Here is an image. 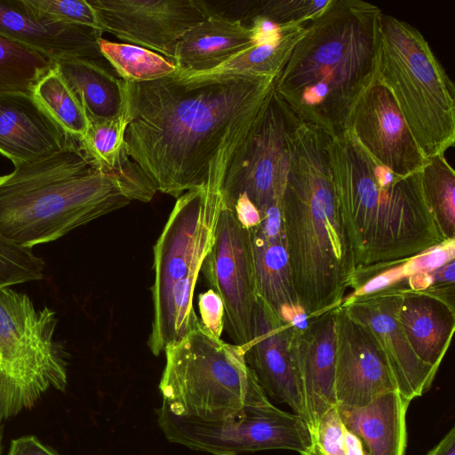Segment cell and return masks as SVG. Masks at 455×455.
I'll return each instance as SVG.
<instances>
[{
  "label": "cell",
  "instance_id": "18",
  "mask_svg": "<svg viewBox=\"0 0 455 455\" xmlns=\"http://www.w3.org/2000/svg\"><path fill=\"white\" fill-rule=\"evenodd\" d=\"M337 307L294 328L291 354L304 397L307 424L312 434L323 416L337 406L335 395Z\"/></svg>",
  "mask_w": 455,
  "mask_h": 455
},
{
  "label": "cell",
  "instance_id": "13",
  "mask_svg": "<svg viewBox=\"0 0 455 455\" xmlns=\"http://www.w3.org/2000/svg\"><path fill=\"white\" fill-rule=\"evenodd\" d=\"M87 1L104 32L115 35L126 44L154 51L173 64L178 41L210 16L204 1Z\"/></svg>",
  "mask_w": 455,
  "mask_h": 455
},
{
  "label": "cell",
  "instance_id": "9",
  "mask_svg": "<svg viewBox=\"0 0 455 455\" xmlns=\"http://www.w3.org/2000/svg\"><path fill=\"white\" fill-rule=\"evenodd\" d=\"M55 312L25 293L0 289V423L33 407L51 388L65 391L68 354L54 340Z\"/></svg>",
  "mask_w": 455,
  "mask_h": 455
},
{
  "label": "cell",
  "instance_id": "19",
  "mask_svg": "<svg viewBox=\"0 0 455 455\" xmlns=\"http://www.w3.org/2000/svg\"><path fill=\"white\" fill-rule=\"evenodd\" d=\"M249 231L259 298L295 329H305L309 318L294 291L280 207L268 209Z\"/></svg>",
  "mask_w": 455,
  "mask_h": 455
},
{
  "label": "cell",
  "instance_id": "42",
  "mask_svg": "<svg viewBox=\"0 0 455 455\" xmlns=\"http://www.w3.org/2000/svg\"><path fill=\"white\" fill-rule=\"evenodd\" d=\"M2 178H3V176H0V181H1Z\"/></svg>",
  "mask_w": 455,
  "mask_h": 455
},
{
  "label": "cell",
  "instance_id": "1",
  "mask_svg": "<svg viewBox=\"0 0 455 455\" xmlns=\"http://www.w3.org/2000/svg\"><path fill=\"white\" fill-rule=\"evenodd\" d=\"M178 72L150 82L123 80L125 151L157 191L176 198L205 182L231 130L265 111L277 76Z\"/></svg>",
  "mask_w": 455,
  "mask_h": 455
},
{
  "label": "cell",
  "instance_id": "37",
  "mask_svg": "<svg viewBox=\"0 0 455 455\" xmlns=\"http://www.w3.org/2000/svg\"><path fill=\"white\" fill-rule=\"evenodd\" d=\"M8 455H59L43 444L36 436L26 435L13 439Z\"/></svg>",
  "mask_w": 455,
  "mask_h": 455
},
{
  "label": "cell",
  "instance_id": "26",
  "mask_svg": "<svg viewBox=\"0 0 455 455\" xmlns=\"http://www.w3.org/2000/svg\"><path fill=\"white\" fill-rule=\"evenodd\" d=\"M308 23L290 24L276 41L252 45L212 70L189 76H278L297 43L306 35Z\"/></svg>",
  "mask_w": 455,
  "mask_h": 455
},
{
  "label": "cell",
  "instance_id": "2",
  "mask_svg": "<svg viewBox=\"0 0 455 455\" xmlns=\"http://www.w3.org/2000/svg\"><path fill=\"white\" fill-rule=\"evenodd\" d=\"M330 135L307 123L297 127L280 205L294 291L309 319L340 305L354 272L332 181Z\"/></svg>",
  "mask_w": 455,
  "mask_h": 455
},
{
  "label": "cell",
  "instance_id": "6",
  "mask_svg": "<svg viewBox=\"0 0 455 455\" xmlns=\"http://www.w3.org/2000/svg\"><path fill=\"white\" fill-rule=\"evenodd\" d=\"M235 147L231 139L222 142L205 182L177 198L154 245L153 320L148 346L155 355L201 323L193 306L194 291L214 242L224 206V178Z\"/></svg>",
  "mask_w": 455,
  "mask_h": 455
},
{
  "label": "cell",
  "instance_id": "39",
  "mask_svg": "<svg viewBox=\"0 0 455 455\" xmlns=\"http://www.w3.org/2000/svg\"><path fill=\"white\" fill-rule=\"evenodd\" d=\"M427 455H455V427H452Z\"/></svg>",
  "mask_w": 455,
  "mask_h": 455
},
{
  "label": "cell",
  "instance_id": "32",
  "mask_svg": "<svg viewBox=\"0 0 455 455\" xmlns=\"http://www.w3.org/2000/svg\"><path fill=\"white\" fill-rule=\"evenodd\" d=\"M128 123L124 108L116 117L90 122L82 143L103 171L111 172L116 166L124 148V134Z\"/></svg>",
  "mask_w": 455,
  "mask_h": 455
},
{
  "label": "cell",
  "instance_id": "15",
  "mask_svg": "<svg viewBox=\"0 0 455 455\" xmlns=\"http://www.w3.org/2000/svg\"><path fill=\"white\" fill-rule=\"evenodd\" d=\"M391 391L400 393L398 382L383 350L363 325L353 319L344 307L338 306L337 406L362 407Z\"/></svg>",
  "mask_w": 455,
  "mask_h": 455
},
{
  "label": "cell",
  "instance_id": "29",
  "mask_svg": "<svg viewBox=\"0 0 455 455\" xmlns=\"http://www.w3.org/2000/svg\"><path fill=\"white\" fill-rule=\"evenodd\" d=\"M424 194L444 240L455 239V172L444 155L427 159L421 169Z\"/></svg>",
  "mask_w": 455,
  "mask_h": 455
},
{
  "label": "cell",
  "instance_id": "8",
  "mask_svg": "<svg viewBox=\"0 0 455 455\" xmlns=\"http://www.w3.org/2000/svg\"><path fill=\"white\" fill-rule=\"evenodd\" d=\"M377 76L392 93L427 160L455 144V89L414 27L382 13Z\"/></svg>",
  "mask_w": 455,
  "mask_h": 455
},
{
  "label": "cell",
  "instance_id": "22",
  "mask_svg": "<svg viewBox=\"0 0 455 455\" xmlns=\"http://www.w3.org/2000/svg\"><path fill=\"white\" fill-rule=\"evenodd\" d=\"M398 319L419 359L438 370L455 329V307L431 291H402Z\"/></svg>",
  "mask_w": 455,
  "mask_h": 455
},
{
  "label": "cell",
  "instance_id": "16",
  "mask_svg": "<svg viewBox=\"0 0 455 455\" xmlns=\"http://www.w3.org/2000/svg\"><path fill=\"white\" fill-rule=\"evenodd\" d=\"M401 288L390 287L359 297H345L339 306L374 337L396 378L401 395L412 401L429 390L436 370L412 350L398 319Z\"/></svg>",
  "mask_w": 455,
  "mask_h": 455
},
{
  "label": "cell",
  "instance_id": "20",
  "mask_svg": "<svg viewBox=\"0 0 455 455\" xmlns=\"http://www.w3.org/2000/svg\"><path fill=\"white\" fill-rule=\"evenodd\" d=\"M0 33L52 61L68 58L104 59L98 44L103 32L38 16L23 0H0Z\"/></svg>",
  "mask_w": 455,
  "mask_h": 455
},
{
  "label": "cell",
  "instance_id": "41",
  "mask_svg": "<svg viewBox=\"0 0 455 455\" xmlns=\"http://www.w3.org/2000/svg\"><path fill=\"white\" fill-rule=\"evenodd\" d=\"M0 455H1V432H0Z\"/></svg>",
  "mask_w": 455,
  "mask_h": 455
},
{
  "label": "cell",
  "instance_id": "23",
  "mask_svg": "<svg viewBox=\"0 0 455 455\" xmlns=\"http://www.w3.org/2000/svg\"><path fill=\"white\" fill-rule=\"evenodd\" d=\"M252 45L249 27L238 20L210 15L178 41L174 64L182 76L206 72Z\"/></svg>",
  "mask_w": 455,
  "mask_h": 455
},
{
  "label": "cell",
  "instance_id": "36",
  "mask_svg": "<svg viewBox=\"0 0 455 455\" xmlns=\"http://www.w3.org/2000/svg\"><path fill=\"white\" fill-rule=\"evenodd\" d=\"M201 323L218 337L224 331V306L221 298L212 289L198 295Z\"/></svg>",
  "mask_w": 455,
  "mask_h": 455
},
{
  "label": "cell",
  "instance_id": "11",
  "mask_svg": "<svg viewBox=\"0 0 455 455\" xmlns=\"http://www.w3.org/2000/svg\"><path fill=\"white\" fill-rule=\"evenodd\" d=\"M301 123L274 90L264 113L230 157L222 186L225 206L232 208L237 196L244 194L260 216L280 207L292 134Z\"/></svg>",
  "mask_w": 455,
  "mask_h": 455
},
{
  "label": "cell",
  "instance_id": "12",
  "mask_svg": "<svg viewBox=\"0 0 455 455\" xmlns=\"http://www.w3.org/2000/svg\"><path fill=\"white\" fill-rule=\"evenodd\" d=\"M201 272L211 289L221 298L224 330L234 344L245 347L252 339L259 299L251 235L249 229L237 220L234 210L225 205Z\"/></svg>",
  "mask_w": 455,
  "mask_h": 455
},
{
  "label": "cell",
  "instance_id": "28",
  "mask_svg": "<svg viewBox=\"0 0 455 455\" xmlns=\"http://www.w3.org/2000/svg\"><path fill=\"white\" fill-rule=\"evenodd\" d=\"M102 57L116 70L122 80L150 82L179 71L176 65L161 54L147 48L126 43L98 41Z\"/></svg>",
  "mask_w": 455,
  "mask_h": 455
},
{
  "label": "cell",
  "instance_id": "7",
  "mask_svg": "<svg viewBox=\"0 0 455 455\" xmlns=\"http://www.w3.org/2000/svg\"><path fill=\"white\" fill-rule=\"evenodd\" d=\"M164 352L161 407L175 416L220 420L267 399L243 347L223 340L201 323Z\"/></svg>",
  "mask_w": 455,
  "mask_h": 455
},
{
  "label": "cell",
  "instance_id": "17",
  "mask_svg": "<svg viewBox=\"0 0 455 455\" xmlns=\"http://www.w3.org/2000/svg\"><path fill=\"white\" fill-rule=\"evenodd\" d=\"M294 327L258 299L251 340L244 357L267 397L285 403L307 422V413L291 354Z\"/></svg>",
  "mask_w": 455,
  "mask_h": 455
},
{
  "label": "cell",
  "instance_id": "10",
  "mask_svg": "<svg viewBox=\"0 0 455 455\" xmlns=\"http://www.w3.org/2000/svg\"><path fill=\"white\" fill-rule=\"evenodd\" d=\"M156 415L168 441L212 455L273 449L303 454L312 446L307 422L273 405L268 398L249 403L238 413L220 420L178 417L162 407L156 410Z\"/></svg>",
  "mask_w": 455,
  "mask_h": 455
},
{
  "label": "cell",
  "instance_id": "27",
  "mask_svg": "<svg viewBox=\"0 0 455 455\" xmlns=\"http://www.w3.org/2000/svg\"><path fill=\"white\" fill-rule=\"evenodd\" d=\"M52 60L0 33V94L32 95L52 69Z\"/></svg>",
  "mask_w": 455,
  "mask_h": 455
},
{
  "label": "cell",
  "instance_id": "30",
  "mask_svg": "<svg viewBox=\"0 0 455 455\" xmlns=\"http://www.w3.org/2000/svg\"><path fill=\"white\" fill-rule=\"evenodd\" d=\"M33 97L68 135L83 140L89 119L55 68L39 82Z\"/></svg>",
  "mask_w": 455,
  "mask_h": 455
},
{
  "label": "cell",
  "instance_id": "25",
  "mask_svg": "<svg viewBox=\"0 0 455 455\" xmlns=\"http://www.w3.org/2000/svg\"><path fill=\"white\" fill-rule=\"evenodd\" d=\"M54 68L82 105L89 122L119 116L124 107L123 80L101 60L68 58L53 61Z\"/></svg>",
  "mask_w": 455,
  "mask_h": 455
},
{
  "label": "cell",
  "instance_id": "4",
  "mask_svg": "<svg viewBox=\"0 0 455 455\" xmlns=\"http://www.w3.org/2000/svg\"><path fill=\"white\" fill-rule=\"evenodd\" d=\"M380 9L361 0H331L309 21L274 84L302 121L329 134L344 130L348 114L377 73Z\"/></svg>",
  "mask_w": 455,
  "mask_h": 455
},
{
  "label": "cell",
  "instance_id": "35",
  "mask_svg": "<svg viewBox=\"0 0 455 455\" xmlns=\"http://www.w3.org/2000/svg\"><path fill=\"white\" fill-rule=\"evenodd\" d=\"M311 437L312 446L321 455H346L344 424L338 406L332 407L323 416Z\"/></svg>",
  "mask_w": 455,
  "mask_h": 455
},
{
  "label": "cell",
  "instance_id": "38",
  "mask_svg": "<svg viewBox=\"0 0 455 455\" xmlns=\"http://www.w3.org/2000/svg\"><path fill=\"white\" fill-rule=\"evenodd\" d=\"M231 209L239 223L246 229L255 228L261 220L259 212L244 194L237 196Z\"/></svg>",
  "mask_w": 455,
  "mask_h": 455
},
{
  "label": "cell",
  "instance_id": "31",
  "mask_svg": "<svg viewBox=\"0 0 455 455\" xmlns=\"http://www.w3.org/2000/svg\"><path fill=\"white\" fill-rule=\"evenodd\" d=\"M331 0H254L241 1L238 20L247 26L255 17L278 25L309 22L317 18Z\"/></svg>",
  "mask_w": 455,
  "mask_h": 455
},
{
  "label": "cell",
  "instance_id": "33",
  "mask_svg": "<svg viewBox=\"0 0 455 455\" xmlns=\"http://www.w3.org/2000/svg\"><path fill=\"white\" fill-rule=\"evenodd\" d=\"M44 262L0 233V289L44 278Z\"/></svg>",
  "mask_w": 455,
  "mask_h": 455
},
{
  "label": "cell",
  "instance_id": "40",
  "mask_svg": "<svg viewBox=\"0 0 455 455\" xmlns=\"http://www.w3.org/2000/svg\"><path fill=\"white\" fill-rule=\"evenodd\" d=\"M344 446L346 455H363L364 453L365 448L361 439L345 425Z\"/></svg>",
  "mask_w": 455,
  "mask_h": 455
},
{
  "label": "cell",
  "instance_id": "14",
  "mask_svg": "<svg viewBox=\"0 0 455 455\" xmlns=\"http://www.w3.org/2000/svg\"><path fill=\"white\" fill-rule=\"evenodd\" d=\"M344 129L377 162L396 175L419 172L427 161L392 93L377 73L354 103Z\"/></svg>",
  "mask_w": 455,
  "mask_h": 455
},
{
  "label": "cell",
  "instance_id": "3",
  "mask_svg": "<svg viewBox=\"0 0 455 455\" xmlns=\"http://www.w3.org/2000/svg\"><path fill=\"white\" fill-rule=\"evenodd\" d=\"M328 152L354 271L403 260L445 241L427 202L421 171L395 174L347 129L330 135Z\"/></svg>",
  "mask_w": 455,
  "mask_h": 455
},
{
  "label": "cell",
  "instance_id": "24",
  "mask_svg": "<svg viewBox=\"0 0 455 455\" xmlns=\"http://www.w3.org/2000/svg\"><path fill=\"white\" fill-rule=\"evenodd\" d=\"M411 402L398 391H391L367 405L338 409L344 425L361 439L370 455H404Z\"/></svg>",
  "mask_w": 455,
  "mask_h": 455
},
{
  "label": "cell",
  "instance_id": "5",
  "mask_svg": "<svg viewBox=\"0 0 455 455\" xmlns=\"http://www.w3.org/2000/svg\"><path fill=\"white\" fill-rule=\"evenodd\" d=\"M132 201L82 141L14 166L0 181V233L25 248L57 240Z\"/></svg>",
  "mask_w": 455,
  "mask_h": 455
},
{
  "label": "cell",
  "instance_id": "21",
  "mask_svg": "<svg viewBox=\"0 0 455 455\" xmlns=\"http://www.w3.org/2000/svg\"><path fill=\"white\" fill-rule=\"evenodd\" d=\"M68 137L32 95L0 94V154L14 166L59 150Z\"/></svg>",
  "mask_w": 455,
  "mask_h": 455
},
{
  "label": "cell",
  "instance_id": "34",
  "mask_svg": "<svg viewBox=\"0 0 455 455\" xmlns=\"http://www.w3.org/2000/svg\"><path fill=\"white\" fill-rule=\"evenodd\" d=\"M36 15L53 21L87 27L104 33L94 9L87 0H23Z\"/></svg>",
  "mask_w": 455,
  "mask_h": 455
}]
</instances>
